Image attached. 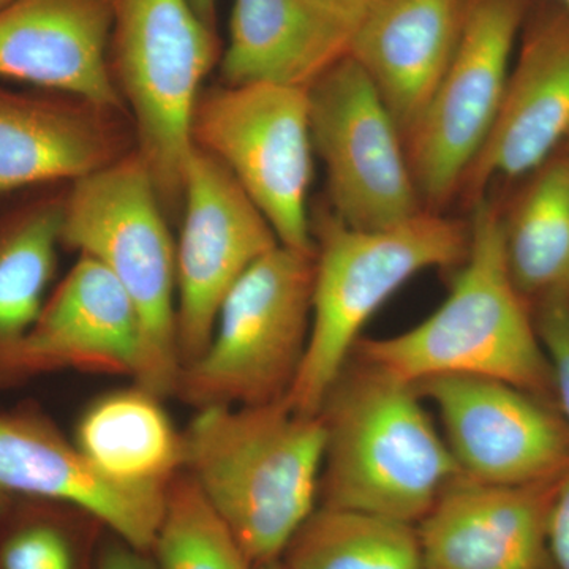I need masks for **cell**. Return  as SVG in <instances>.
Here are the masks:
<instances>
[{
	"label": "cell",
	"instance_id": "22",
	"mask_svg": "<svg viewBox=\"0 0 569 569\" xmlns=\"http://www.w3.org/2000/svg\"><path fill=\"white\" fill-rule=\"evenodd\" d=\"M40 187L0 211V388L9 367L36 325L62 246L66 192Z\"/></svg>",
	"mask_w": 569,
	"mask_h": 569
},
{
	"label": "cell",
	"instance_id": "17",
	"mask_svg": "<svg viewBox=\"0 0 569 569\" xmlns=\"http://www.w3.org/2000/svg\"><path fill=\"white\" fill-rule=\"evenodd\" d=\"M556 482L456 479L418 523L422 569H556L548 538Z\"/></svg>",
	"mask_w": 569,
	"mask_h": 569
},
{
	"label": "cell",
	"instance_id": "29",
	"mask_svg": "<svg viewBox=\"0 0 569 569\" xmlns=\"http://www.w3.org/2000/svg\"><path fill=\"white\" fill-rule=\"evenodd\" d=\"M96 569H157V565L151 552L133 548L114 537L100 552Z\"/></svg>",
	"mask_w": 569,
	"mask_h": 569
},
{
	"label": "cell",
	"instance_id": "30",
	"mask_svg": "<svg viewBox=\"0 0 569 569\" xmlns=\"http://www.w3.org/2000/svg\"><path fill=\"white\" fill-rule=\"evenodd\" d=\"M310 2L326 9L342 11V13L359 14L372 0H310Z\"/></svg>",
	"mask_w": 569,
	"mask_h": 569
},
{
	"label": "cell",
	"instance_id": "20",
	"mask_svg": "<svg viewBox=\"0 0 569 569\" xmlns=\"http://www.w3.org/2000/svg\"><path fill=\"white\" fill-rule=\"evenodd\" d=\"M359 14L310 0H234L220 82H266L309 91L347 58Z\"/></svg>",
	"mask_w": 569,
	"mask_h": 569
},
{
	"label": "cell",
	"instance_id": "18",
	"mask_svg": "<svg viewBox=\"0 0 569 569\" xmlns=\"http://www.w3.org/2000/svg\"><path fill=\"white\" fill-rule=\"evenodd\" d=\"M112 0H10L0 9V78L127 110L108 50Z\"/></svg>",
	"mask_w": 569,
	"mask_h": 569
},
{
	"label": "cell",
	"instance_id": "25",
	"mask_svg": "<svg viewBox=\"0 0 569 569\" xmlns=\"http://www.w3.org/2000/svg\"><path fill=\"white\" fill-rule=\"evenodd\" d=\"M151 553L157 569H257L186 471L168 486Z\"/></svg>",
	"mask_w": 569,
	"mask_h": 569
},
{
	"label": "cell",
	"instance_id": "3",
	"mask_svg": "<svg viewBox=\"0 0 569 569\" xmlns=\"http://www.w3.org/2000/svg\"><path fill=\"white\" fill-rule=\"evenodd\" d=\"M321 507L418 523L462 477L415 387L358 362L326 397Z\"/></svg>",
	"mask_w": 569,
	"mask_h": 569
},
{
	"label": "cell",
	"instance_id": "15",
	"mask_svg": "<svg viewBox=\"0 0 569 569\" xmlns=\"http://www.w3.org/2000/svg\"><path fill=\"white\" fill-rule=\"evenodd\" d=\"M142 362L141 323L132 299L100 261L78 254L11 358L9 387L61 370L138 381Z\"/></svg>",
	"mask_w": 569,
	"mask_h": 569
},
{
	"label": "cell",
	"instance_id": "21",
	"mask_svg": "<svg viewBox=\"0 0 569 569\" xmlns=\"http://www.w3.org/2000/svg\"><path fill=\"white\" fill-rule=\"evenodd\" d=\"M162 399L138 383L100 396L78 419L74 445L119 485L164 488L183 470V433Z\"/></svg>",
	"mask_w": 569,
	"mask_h": 569
},
{
	"label": "cell",
	"instance_id": "7",
	"mask_svg": "<svg viewBox=\"0 0 569 569\" xmlns=\"http://www.w3.org/2000/svg\"><path fill=\"white\" fill-rule=\"evenodd\" d=\"M316 253L282 244L254 261L227 295L203 353L183 366L174 395L200 410L287 399L312 325Z\"/></svg>",
	"mask_w": 569,
	"mask_h": 569
},
{
	"label": "cell",
	"instance_id": "24",
	"mask_svg": "<svg viewBox=\"0 0 569 569\" xmlns=\"http://www.w3.org/2000/svg\"><path fill=\"white\" fill-rule=\"evenodd\" d=\"M280 563L287 569H422L421 539L417 523L320 505Z\"/></svg>",
	"mask_w": 569,
	"mask_h": 569
},
{
	"label": "cell",
	"instance_id": "32",
	"mask_svg": "<svg viewBox=\"0 0 569 569\" xmlns=\"http://www.w3.org/2000/svg\"><path fill=\"white\" fill-rule=\"evenodd\" d=\"M257 569H287V568H284L283 565L280 563V561H276V563L264 565V567H260Z\"/></svg>",
	"mask_w": 569,
	"mask_h": 569
},
{
	"label": "cell",
	"instance_id": "14",
	"mask_svg": "<svg viewBox=\"0 0 569 569\" xmlns=\"http://www.w3.org/2000/svg\"><path fill=\"white\" fill-rule=\"evenodd\" d=\"M137 151L129 111L0 86V198L80 181Z\"/></svg>",
	"mask_w": 569,
	"mask_h": 569
},
{
	"label": "cell",
	"instance_id": "33",
	"mask_svg": "<svg viewBox=\"0 0 569 569\" xmlns=\"http://www.w3.org/2000/svg\"><path fill=\"white\" fill-rule=\"evenodd\" d=\"M10 0H0V9H2L3 6H7V3H9Z\"/></svg>",
	"mask_w": 569,
	"mask_h": 569
},
{
	"label": "cell",
	"instance_id": "27",
	"mask_svg": "<svg viewBox=\"0 0 569 569\" xmlns=\"http://www.w3.org/2000/svg\"><path fill=\"white\" fill-rule=\"evenodd\" d=\"M537 329L552 370L553 395L569 427V301L539 306Z\"/></svg>",
	"mask_w": 569,
	"mask_h": 569
},
{
	"label": "cell",
	"instance_id": "1",
	"mask_svg": "<svg viewBox=\"0 0 569 569\" xmlns=\"http://www.w3.org/2000/svg\"><path fill=\"white\" fill-rule=\"evenodd\" d=\"M183 470L254 568L282 559L317 509L326 427L287 400L206 407L183 430Z\"/></svg>",
	"mask_w": 569,
	"mask_h": 569
},
{
	"label": "cell",
	"instance_id": "34",
	"mask_svg": "<svg viewBox=\"0 0 569 569\" xmlns=\"http://www.w3.org/2000/svg\"><path fill=\"white\" fill-rule=\"evenodd\" d=\"M561 3H563L565 7H568L569 9V0H560Z\"/></svg>",
	"mask_w": 569,
	"mask_h": 569
},
{
	"label": "cell",
	"instance_id": "5",
	"mask_svg": "<svg viewBox=\"0 0 569 569\" xmlns=\"http://www.w3.org/2000/svg\"><path fill=\"white\" fill-rule=\"evenodd\" d=\"M217 62V31L190 0H112V81L168 219L182 216L194 104Z\"/></svg>",
	"mask_w": 569,
	"mask_h": 569
},
{
	"label": "cell",
	"instance_id": "26",
	"mask_svg": "<svg viewBox=\"0 0 569 569\" xmlns=\"http://www.w3.org/2000/svg\"><path fill=\"white\" fill-rule=\"evenodd\" d=\"M78 509L40 498L0 500V569H80Z\"/></svg>",
	"mask_w": 569,
	"mask_h": 569
},
{
	"label": "cell",
	"instance_id": "16",
	"mask_svg": "<svg viewBox=\"0 0 569 569\" xmlns=\"http://www.w3.org/2000/svg\"><path fill=\"white\" fill-rule=\"evenodd\" d=\"M526 24L492 132L460 186L473 201L493 179L533 173L569 140V9Z\"/></svg>",
	"mask_w": 569,
	"mask_h": 569
},
{
	"label": "cell",
	"instance_id": "19",
	"mask_svg": "<svg viewBox=\"0 0 569 569\" xmlns=\"http://www.w3.org/2000/svg\"><path fill=\"white\" fill-rule=\"evenodd\" d=\"M466 0H372L359 14L351 59L372 81L403 138L443 77Z\"/></svg>",
	"mask_w": 569,
	"mask_h": 569
},
{
	"label": "cell",
	"instance_id": "8",
	"mask_svg": "<svg viewBox=\"0 0 569 569\" xmlns=\"http://www.w3.org/2000/svg\"><path fill=\"white\" fill-rule=\"evenodd\" d=\"M190 133L193 146L233 174L280 244L316 253L307 209L313 144L305 89L220 82L198 97Z\"/></svg>",
	"mask_w": 569,
	"mask_h": 569
},
{
	"label": "cell",
	"instance_id": "23",
	"mask_svg": "<svg viewBox=\"0 0 569 569\" xmlns=\"http://www.w3.org/2000/svg\"><path fill=\"white\" fill-rule=\"evenodd\" d=\"M505 260L523 301H569V152L531 173L511 211L501 213Z\"/></svg>",
	"mask_w": 569,
	"mask_h": 569
},
{
	"label": "cell",
	"instance_id": "4",
	"mask_svg": "<svg viewBox=\"0 0 569 569\" xmlns=\"http://www.w3.org/2000/svg\"><path fill=\"white\" fill-rule=\"evenodd\" d=\"M316 242L312 325L301 369L287 396L296 413L320 415L369 318L411 277L466 260L470 224L436 211L378 230L348 227L321 209Z\"/></svg>",
	"mask_w": 569,
	"mask_h": 569
},
{
	"label": "cell",
	"instance_id": "10",
	"mask_svg": "<svg viewBox=\"0 0 569 569\" xmlns=\"http://www.w3.org/2000/svg\"><path fill=\"white\" fill-rule=\"evenodd\" d=\"M307 93L329 211L361 230L392 227L425 211L406 138L361 67L347 56Z\"/></svg>",
	"mask_w": 569,
	"mask_h": 569
},
{
	"label": "cell",
	"instance_id": "11",
	"mask_svg": "<svg viewBox=\"0 0 569 569\" xmlns=\"http://www.w3.org/2000/svg\"><path fill=\"white\" fill-rule=\"evenodd\" d=\"M181 219L176 242V332L183 367L208 347L231 288L280 242L233 174L197 146L187 162Z\"/></svg>",
	"mask_w": 569,
	"mask_h": 569
},
{
	"label": "cell",
	"instance_id": "12",
	"mask_svg": "<svg viewBox=\"0 0 569 569\" xmlns=\"http://www.w3.org/2000/svg\"><path fill=\"white\" fill-rule=\"evenodd\" d=\"M415 389L437 408L463 478L531 486L568 473L569 427L541 397L475 376L427 378Z\"/></svg>",
	"mask_w": 569,
	"mask_h": 569
},
{
	"label": "cell",
	"instance_id": "9",
	"mask_svg": "<svg viewBox=\"0 0 569 569\" xmlns=\"http://www.w3.org/2000/svg\"><path fill=\"white\" fill-rule=\"evenodd\" d=\"M530 0H466L455 54L417 127L408 160L427 211L459 192L488 141L507 91L512 51Z\"/></svg>",
	"mask_w": 569,
	"mask_h": 569
},
{
	"label": "cell",
	"instance_id": "6",
	"mask_svg": "<svg viewBox=\"0 0 569 569\" xmlns=\"http://www.w3.org/2000/svg\"><path fill=\"white\" fill-rule=\"evenodd\" d=\"M62 246L100 261L132 299L144 346L134 383L160 397L174 395L182 369L176 332V242L137 151L70 183Z\"/></svg>",
	"mask_w": 569,
	"mask_h": 569
},
{
	"label": "cell",
	"instance_id": "28",
	"mask_svg": "<svg viewBox=\"0 0 569 569\" xmlns=\"http://www.w3.org/2000/svg\"><path fill=\"white\" fill-rule=\"evenodd\" d=\"M548 538L556 569H569V471L557 479L550 498Z\"/></svg>",
	"mask_w": 569,
	"mask_h": 569
},
{
	"label": "cell",
	"instance_id": "2",
	"mask_svg": "<svg viewBox=\"0 0 569 569\" xmlns=\"http://www.w3.org/2000/svg\"><path fill=\"white\" fill-rule=\"evenodd\" d=\"M468 224V253L443 305L406 332L358 340L353 353L411 387L441 376L488 377L546 400L553 395L552 370L529 305L509 277L501 212L478 198Z\"/></svg>",
	"mask_w": 569,
	"mask_h": 569
},
{
	"label": "cell",
	"instance_id": "13",
	"mask_svg": "<svg viewBox=\"0 0 569 569\" xmlns=\"http://www.w3.org/2000/svg\"><path fill=\"white\" fill-rule=\"evenodd\" d=\"M168 486L138 488L103 477L36 407L0 413V500L28 497L67 505L127 545L152 552Z\"/></svg>",
	"mask_w": 569,
	"mask_h": 569
},
{
	"label": "cell",
	"instance_id": "31",
	"mask_svg": "<svg viewBox=\"0 0 569 569\" xmlns=\"http://www.w3.org/2000/svg\"><path fill=\"white\" fill-rule=\"evenodd\" d=\"M198 17L201 18L209 26V28L216 31L217 28V0H190Z\"/></svg>",
	"mask_w": 569,
	"mask_h": 569
}]
</instances>
